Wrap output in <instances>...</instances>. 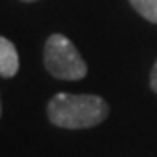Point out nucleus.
I'll return each instance as SVG.
<instances>
[{
  "label": "nucleus",
  "mask_w": 157,
  "mask_h": 157,
  "mask_svg": "<svg viewBox=\"0 0 157 157\" xmlns=\"http://www.w3.org/2000/svg\"><path fill=\"white\" fill-rule=\"evenodd\" d=\"M21 2H36V0H21Z\"/></svg>",
  "instance_id": "nucleus-6"
},
{
  "label": "nucleus",
  "mask_w": 157,
  "mask_h": 157,
  "mask_svg": "<svg viewBox=\"0 0 157 157\" xmlns=\"http://www.w3.org/2000/svg\"><path fill=\"white\" fill-rule=\"evenodd\" d=\"M129 2L144 19L157 25V0H129Z\"/></svg>",
  "instance_id": "nucleus-4"
},
{
  "label": "nucleus",
  "mask_w": 157,
  "mask_h": 157,
  "mask_svg": "<svg viewBox=\"0 0 157 157\" xmlns=\"http://www.w3.org/2000/svg\"><path fill=\"white\" fill-rule=\"evenodd\" d=\"M110 114L108 102L89 93H57L48 104V119L61 129H91Z\"/></svg>",
  "instance_id": "nucleus-1"
},
{
  "label": "nucleus",
  "mask_w": 157,
  "mask_h": 157,
  "mask_svg": "<svg viewBox=\"0 0 157 157\" xmlns=\"http://www.w3.org/2000/svg\"><path fill=\"white\" fill-rule=\"evenodd\" d=\"M19 70V55L17 49L8 38L0 36V76L13 78Z\"/></svg>",
  "instance_id": "nucleus-3"
},
{
  "label": "nucleus",
  "mask_w": 157,
  "mask_h": 157,
  "mask_svg": "<svg viewBox=\"0 0 157 157\" xmlns=\"http://www.w3.org/2000/svg\"><path fill=\"white\" fill-rule=\"evenodd\" d=\"M150 87H151L153 91L157 93V63L153 64V68H151V76H150Z\"/></svg>",
  "instance_id": "nucleus-5"
},
{
  "label": "nucleus",
  "mask_w": 157,
  "mask_h": 157,
  "mask_svg": "<svg viewBox=\"0 0 157 157\" xmlns=\"http://www.w3.org/2000/svg\"><path fill=\"white\" fill-rule=\"evenodd\" d=\"M0 114H2V106H0Z\"/></svg>",
  "instance_id": "nucleus-7"
},
{
  "label": "nucleus",
  "mask_w": 157,
  "mask_h": 157,
  "mask_svg": "<svg viewBox=\"0 0 157 157\" xmlns=\"http://www.w3.org/2000/svg\"><path fill=\"white\" fill-rule=\"evenodd\" d=\"M46 70L59 80H82L87 74V64L78 48L64 34H51L44 48Z\"/></svg>",
  "instance_id": "nucleus-2"
}]
</instances>
